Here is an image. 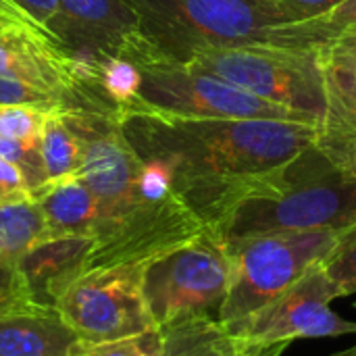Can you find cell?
I'll return each mask as SVG.
<instances>
[{
	"label": "cell",
	"mask_w": 356,
	"mask_h": 356,
	"mask_svg": "<svg viewBox=\"0 0 356 356\" xmlns=\"http://www.w3.org/2000/svg\"><path fill=\"white\" fill-rule=\"evenodd\" d=\"M119 119L140 159H159L171 167L177 194L209 227L319 136L311 123L177 117L146 106L123 111Z\"/></svg>",
	"instance_id": "cell-1"
},
{
	"label": "cell",
	"mask_w": 356,
	"mask_h": 356,
	"mask_svg": "<svg viewBox=\"0 0 356 356\" xmlns=\"http://www.w3.org/2000/svg\"><path fill=\"white\" fill-rule=\"evenodd\" d=\"M356 225V179L317 144L244 192L213 229L225 240L277 232L350 229Z\"/></svg>",
	"instance_id": "cell-2"
},
{
	"label": "cell",
	"mask_w": 356,
	"mask_h": 356,
	"mask_svg": "<svg viewBox=\"0 0 356 356\" xmlns=\"http://www.w3.org/2000/svg\"><path fill=\"white\" fill-rule=\"evenodd\" d=\"M140 31L163 58L188 63L196 52L248 44L307 48L294 19L263 0H125Z\"/></svg>",
	"instance_id": "cell-3"
},
{
	"label": "cell",
	"mask_w": 356,
	"mask_h": 356,
	"mask_svg": "<svg viewBox=\"0 0 356 356\" xmlns=\"http://www.w3.org/2000/svg\"><path fill=\"white\" fill-rule=\"evenodd\" d=\"M344 232H277L227 242L234 275L217 317L219 323L236 336L257 313L319 267L338 246Z\"/></svg>",
	"instance_id": "cell-4"
},
{
	"label": "cell",
	"mask_w": 356,
	"mask_h": 356,
	"mask_svg": "<svg viewBox=\"0 0 356 356\" xmlns=\"http://www.w3.org/2000/svg\"><path fill=\"white\" fill-rule=\"evenodd\" d=\"M188 65L213 73L267 102L290 108L317 127L325 115V71L319 48L229 46L196 52Z\"/></svg>",
	"instance_id": "cell-5"
},
{
	"label": "cell",
	"mask_w": 356,
	"mask_h": 356,
	"mask_svg": "<svg viewBox=\"0 0 356 356\" xmlns=\"http://www.w3.org/2000/svg\"><path fill=\"white\" fill-rule=\"evenodd\" d=\"M234 275L227 242L207 227L142 269V292L156 330L186 317H219Z\"/></svg>",
	"instance_id": "cell-6"
},
{
	"label": "cell",
	"mask_w": 356,
	"mask_h": 356,
	"mask_svg": "<svg viewBox=\"0 0 356 356\" xmlns=\"http://www.w3.org/2000/svg\"><path fill=\"white\" fill-rule=\"evenodd\" d=\"M140 71H142V88H140V102L136 106H146L177 117L275 119V121L311 123L309 119H305L302 115L290 108L267 102L188 63H177L159 56L150 63L140 65Z\"/></svg>",
	"instance_id": "cell-7"
},
{
	"label": "cell",
	"mask_w": 356,
	"mask_h": 356,
	"mask_svg": "<svg viewBox=\"0 0 356 356\" xmlns=\"http://www.w3.org/2000/svg\"><path fill=\"white\" fill-rule=\"evenodd\" d=\"M144 265L94 267L79 273L58 296L65 321L92 346L156 330L142 292Z\"/></svg>",
	"instance_id": "cell-8"
},
{
	"label": "cell",
	"mask_w": 356,
	"mask_h": 356,
	"mask_svg": "<svg viewBox=\"0 0 356 356\" xmlns=\"http://www.w3.org/2000/svg\"><path fill=\"white\" fill-rule=\"evenodd\" d=\"M336 298L338 292L319 265L257 313L234 338L252 346H290L300 338L356 334V321H348L330 309Z\"/></svg>",
	"instance_id": "cell-9"
},
{
	"label": "cell",
	"mask_w": 356,
	"mask_h": 356,
	"mask_svg": "<svg viewBox=\"0 0 356 356\" xmlns=\"http://www.w3.org/2000/svg\"><path fill=\"white\" fill-rule=\"evenodd\" d=\"M58 40L65 52H94L127 58L144 38L140 19L125 0H58Z\"/></svg>",
	"instance_id": "cell-10"
},
{
	"label": "cell",
	"mask_w": 356,
	"mask_h": 356,
	"mask_svg": "<svg viewBox=\"0 0 356 356\" xmlns=\"http://www.w3.org/2000/svg\"><path fill=\"white\" fill-rule=\"evenodd\" d=\"M0 75L58 94L67 111L79 108L77 88L67 69V52L42 33L0 23Z\"/></svg>",
	"instance_id": "cell-11"
},
{
	"label": "cell",
	"mask_w": 356,
	"mask_h": 356,
	"mask_svg": "<svg viewBox=\"0 0 356 356\" xmlns=\"http://www.w3.org/2000/svg\"><path fill=\"white\" fill-rule=\"evenodd\" d=\"M92 348L56 307L29 300L0 311V356H86Z\"/></svg>",
	"instance_id": "cell-12"
},
{
	"label": "cell",
	"mask_w": 356,
	"mask_h": 356,
	"mask_svg": "<svg viewBox=\"0 0 356 356\" xmlns=\"http://www.w3.org/2000/svg\"><path fill=\"white\" fill-rule=\"evenodd\" d=\"M92 246L94 240L88 236L46 238L35 244L19 261L31 300L54 307L69 284L86 271Z\"/></svg>",
	"instance_id": "cell-13"
},
{
	"label": "cell",
	"mask_w": 356,
	"mask_h": 356,
	"mask_svg": "<svg viewBox=\"0 0 356 356\" xmlns=\"http://www.w3.org/2000/svg\"><path fill=\"white\" fill-rule=\"evenodd\" d=\"M48 223V238L88 236L94 240L98 202L79 173L48 181L31 194Z\"/></svg>",
	"instance_id": "cell-14"
},
{
	"label": "cell",
	"mask_w": 356,
	"mask_h": 356,
	"mask_svg": "<svg viewBox=\"0 0 356 356\" xmlns=\"http://www.w3.org/2000/svg\"><path fill=\"white\" fill-rule=\"evenodd\" d=\"M159 356H240L242 344L217 317H186L161 327Z\"/></svg>",
	"instance_id": "cell-15"
},
{
	"label": "cell",
	"mask_w": 356,
	"mask_h": 356,
	"mask_svg": "<svg viewBox=\"0 0 356 356\" xmlns=\"http://www.w3.org/2000/svg\"><path fill=\"white\" fill-rule=\"evenodd\" d=\"M48 238V223L31 194L0 200V254L19 261L42 240Z\"/></svg>",
	"instance_id": "cell-16"
},
{
	"label": "cell",
	"mask_w": 356,
	"mask_h": 356,
	"mask_svg": "<svg viewBox=\"0 0 356 356\" xmlns=\"http://www.w3.org/2000/svg\"><path fill=\"white\" fill-rule=\"evenodd\" d=\"M323 71L327 106L319 125V134L356 136V69L323 60Z\"/></svg>",
	"instance_id": "cell-17"
},
{
	"label": "cell",
	"mask_w": 356,
	"mask_h": 356,
	"mask_svg": "<svg viewBox=\"0 0 356 356\" xmlns=\"http://www.w3.org/2000/svg\"><path fill=\"white\" fill-rule=\"evenodd\" d=\"M40 152H42L48 181L75 175L79 171V163H81L79 142L71 131V127L67 125L60 111L46 115L42 138H40Z\"/></svg>",
	"instance_id": "cell-18"
},
{
	"label": "cell",
	"mask_w": 356,
	"mask_h": 356,
	"mask_svg": "<svg viewBox=\"0 0 356 356\" xmlns=\"http://www.w3.org/2000/svg\"><path fill=\"white\" fill-rule=\"evenodd\" d=\"M292 25L311 48H323L342 35H356V0H342L327 13Z\"/></svg>",
	"instance_id": "cell-19"
},
{
	"label": "cell",
	"mask_w": 356,
	"mask_h": 356,
	"mask_svg": "<svg viewBox=\"0 0 356 356\" xmlns=\"http://www.w3.org/2000/svg\"><path fill=\"white\" fill-rule=\"evenodd\" d=\"M100 88L117 104L119 115L140 102L142 71L123 56H108L100 67Z\"/></svg>",
	"instance_id": "cell-20"
},
{
	"label": "cell",
	"mask_w": 356,
	"mask_h": 356,
	"mask_svg": "<svg viewBox=\"0 0 356 356\" xmlns=\"http://www.w3.org/2000/svg\"><path fill=\"white\" fill-rule=\"evenodd\" d=\"M323 273L340 296H350L356 292V225L344 232L338 246L321 263Z\"/></svg>",
	"instance_id": "cell-21"
},
{
	"label": "cell",
	"mask_w": 356,
	"mask_h": 356,
	"mask_svg": "<svg viewBox=\"0 0 356 356\" xmlns=\"http://www.w3.org/2000/svg\"><path fill=\"white\" fill-rule=\"evenodd\" d=\"M0 159L15 165L23 173L29 194L38 192L40 188H44L48 184L40 144H25V142L13 140V138L0 136Z\"/></svg>",
	"instance_id": "cell-22"
},
{
	"label": "cell",
	"mask_w": 356,
	"mask_h": 356,
	"mask_svg": "<svg viewBox=\"0 0 356 356\" xmlns=\"http://www.w3.org/2000/svg\"><path fill=\"white\" fill-rule=\"evenodd\" d=\"M0 106H33L44 113L67 111L58 94L6 75H0Z\"/></svg>",
	"instance_id": "cell-23"
},
{
	"label": "cell",
	"mask_w": 356,
	"mask_h": 356,
	"mask_svg": "<svg viewBox=\"0 0 356 356\" xmlns=\"http://www.w3.org/2000/svg\"><path fill=\"white\" fill-rule=\"evenodd\" d=\"M46 115L33 106H0V136L25 144H40Z\"/></svg>",
	"instance_id": "cell-24"
},
{
	"label": "cell",
	"mask_w": 356,
	"mask_h": 356,
	"mask_svg": "<svg viewBox=\"0 0 356 356\" xmlns=\"http://www.w3.org/2000/svg\"><path fill=\"white\" fill-rule=\"evenodd\" d=\"M161 348H163V334L161 330H152L136 338L94 346L86 356H159Z\"/></svg>",
	"instance_id": "cell-25"
},
{
	"label": "cell",
	"mask_w": 356,
	"mask_h": 356,
	"mask_svg": "<svg viewBox=\"0 0 356 356\" xmlns=\"http://www.w3.org/2000/svg\"><path fill=\"white\" fill-rule=\"evenodd\" d=\"M29 300L31 296L19 265L0 254V311Z\"/></svg>",
	"instance_id": "cell-26"
},
{
	"label": "cell",
	"mask_w": 356,
	"mask_h": 356,
	"mask_svg": "<svg viewBox=\"0 0 356 356\" xmlns=\"http://www.w3.org/2000/svg\"><path fill=\"white\" fill-rule=\"evenodd\" d=\"M319 150L342 171L356 179V136H317Z\"/></svg>",
	"instance_id": "cell-27"
},
{
	"label": "cell",
	"mask_w": 356,
	"mask_h": 356,
	"mask_svg": "<svg viewBox=\"0 0 356 356\" xmlns=\"http://www.w3.org/2000/svg\"><path fill=\"white\" fill-rule=\"evenodd\" d=\"M13 2L19 4L29 17H33L44 29H48L50 33L56 35L58 25H60V2L58 0H13Z\"/></svg>",
	"instance_id": "cell-28"
},
{
	"label": "cell",
	"mask_w": 356,
	"mask_h": 356,
	"mask_svg": "<svg viewBox=\"0 0 356 356\" xmlns=\"http://www.w3.org/2000/svg\"><path fill=\"white\" fill-rule=\"evenodd\" d=\"M263 2L288 13L294 21H302L327 13L342 0H263Z\"/></svg>",
	"instance_id": "cell-29"
},
{
	"label": "cell",
	"mask_w": 356,
	"mask_h": 356,
	"mask_svg": "<svg viewBox=\"0 0 356 356\" xmlns=\"http://www.w3.org/2000/svg\"><path fill=\"white\" fill-rule=\"evenodd\" d=\"M0 23H4V25H19V27H25V29H31V31H35V33H42V35H46L54 46H58L60 50H65V46L60 44V40L54 35V33H50L48 29H44L33 17H29L19 4H15L13 0H0Z\"/></svg>",
	"instance_id": "cell-30"
},
{
	"label": "cell",
	"mask_w": 356,
	"mask_h": 356,
	"mask_svg": "<svg viewBox=\"0 0 356 356\" xmlns=\"http://www.w3.org/2000/svg\"><path fill=\"white\" fill-rule=\"evenodd\" d=\"M325 63H334L346 69H356V35H342L332 44L319 48Z\"/></svg>",
	"instance_id": "cell-31"
},
{
	"label": "cell",
	"mask_w": 356,
	"mask_h": 356,
	"mask_svg": "<svg viewBox=\"0 0 356 356\" xmlns=\"http://www.w3.org/2000/svg\"><path fill=\"white\" fill-rule=\"evenodd\" d=\"M25 194H29V190L23 173L15 165L0 159V200H10Z\"/></svg>",
	"instance_id": "cell-32"
},
{
	"label": "cell",
	"mask_w": 356,
	"mask_h": 356,
	"mask_svg": "<svg viewBox=\"0 0 356 356\" xmlns=\"http://www.w3.org/2000/svg\"><path fill=\"white\" fill-rule=\"evenodd\" d=\"M242 344L240 356H280L288 346L286 344H275V346H252V344Z\"/></svg>",
	"instance_id": "cell-33"
},
{
	"label": "cell",
	"mask_w": 356,
	"mask_h": 356,
	"mask_svg": "<svg viewBox=\"0 0 356 356\" xmlns=\"http://www.w3.org/2000/svg\"><path fill=\"white\" fill-rule=\"evenodd\" d=\"M332 356H356V344L355 346H350V348H344V350H340V353H334Z\"/></svg>",
	"instance_id": "cell-34"
},
{
	"label": "cell",
	"mask_w": 356,
	"mask_h": 356,
	"mask_svg": "<svg viewBox=\"0 0 356 356\" xmlns=\"http://www.w3.org/2000/svg\"><path fill=\"white\" fill-rule=\"evenodd\" d=\"M355 309H356V302H355Z\"/></svg>",
	"instance_id": "cell-35"
}]
</instances>
